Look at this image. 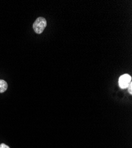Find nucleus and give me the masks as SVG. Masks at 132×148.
<instances>
[{"instance_id":"1","label":"nucleus","mask_w":132,"mask_h":148,"mask_svg":"<svg viewBox=\"0 0 132 148\" xmlns=\"http://www.w3.org/2000/svg\"><path fill=\"white\" fill-rule=\"evenodd\" d=\"M47 26V21L43 17H39L33 23V28L36 33L38 34L43 32Z\"/></svg>"},{"instance_id":"2","label":"nucleus","mask_w":132,"mask_h":148,"mask_svg":"<svg viewBox=\"0 0 132 148\" xmlns=\"http://www.w3.org/2000/svg\"><path fill=\"white\" fill-rule=\"evenodd\" d=\"M131 82V77L129 74H124L119 78L118 84L122 88H127L129 84Z\"/></svg>"},{"instance_id":"3","label":"nucleus","mask_w":132,"mask_h":148,"mask_svg":"<svg viewBox=\"0 0 132 148\" xmlns=\"http://www.w3.org/2000/svg\"><path fill=\"white\" fill-rule=\"evenodd\" d=\"M8 88V84L3 79H0V93L4 92Z\"/></svg>"},{"instance_id":"4","label":"nucleus","mask_w":132,"mask_h":148,"mask_svg":"<svg viewBox=\"0 0 132 148\" xmlns=\"http://www.w3.org/2000/svg\"><path fill=\"white\" fill-rule=\"evenodd\" d=\"M127 88H128V91H129V94L130 95H131L132 94V82H130V83L128 85Z\"/></svg>"},{"instance_id":"5","label":"nucleus","mask_w":132,"mask_h":148,"mask_svg":"<svg viewBox=\"0 0 132 148\" xmlns=\"http://www.w3.org/2000/svg\"><path fill=\"white\" fill-rule=\"evenodd\" d=\"M0 148H10V147L4 143H1L0 145Z\"/></svg>"}]
</instances>
